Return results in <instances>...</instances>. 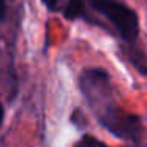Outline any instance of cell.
Here are the masks:
<instances>
[{"instance_id":"obj_3","label":"cell","mask_w":147,"mask_h":147,"mask_svg":"<svg viewBox=\"0 0 147 147\" xmlns=\"http://www.w3.org/2000/svg\"><path fill=\"white\" fill-rule=\"evenodd\" d=\"M84 0H68L67 7H65V18L70 21L78 19L84 14Z\"/></svg>"},{"instance_id":"obj_7","label":"cell","mask_w":147,"mask_h":147,"mask_svg":"<svg viewBox=\"0 0 147 147\" xmlns=\"http://www.w3.org/2000/svg\"><path fill=\"white\" fill-rule=\"evenodd\" d=\"M3 122V108H2V103H0V125Z\"/></svg>"},{"instance_id":"obj_4","label":"cell","mask_w":147,"mask_h":147,"mask_svg":"<svg viewBox=\"0 0 147 147\" xmlns=\"http://www.w3.org/2000/svg\"><path fill=\"white\" fill-rule=\"evenodd\" d=\"M74 147H108V146H106L103 141L96 139V138L90 136V134H84V136L74 144Z\"/></svg>"},{"instance_id":"obj_6","label":"cell","mask_w":147,"mask_h":147,"mask_svg":"<svg viewBox=\"0 0 147 147\" xmlns=\"http://www.w3.org/2000/svg\"><path fill=\"white\" fill-rule=\"evenodd\" d=\"M3 14H5V2L0 0V18H3Z\"/></svg>"},{"instance_id":"obj_1","label":"cell","mask_w":147,"mask_h":147,"mask_svg":"<svg viewBox=\"0 0 147 147\" xmlns=\"http://www.w3.org/2000/svg\"><path fill=\"white\" fill-rule=\"evenodd\" d=\"M93 10L106 18L119 35L128 43H134L139 35V18L131 8L115 0H90Z\"/></svg>"},{"instance_id":"obj_5","label":"cell","mask_w":147,"mask_h":147,"mask_svg":"<svg viewBox=\"0 0 147 147\" xmlns=\"http://www.w3.org/2000/svg\"><path fill=\"white\" fill-rule=\"evenodd\" d=\"M41 2L46 5V8H48V10L54 11L55 7H57V2H59V0H41Z\"/></svg>"},{"instance_id":"obj_2","label":"cell","mask_w":147,"mask_h":147,"mask_svg":"<svg viewBox=\"0 0 147 147\" xmlns=\"http://www.w3.org/2000/svg\"><path fill=\"white\" fill-rule=\"evenodd\" d=\"M98 119L111 133L130 141H138L141 136V120L133 114H127L117 108L106 106L98 114Z\"/></svg>"}]
</instances>
